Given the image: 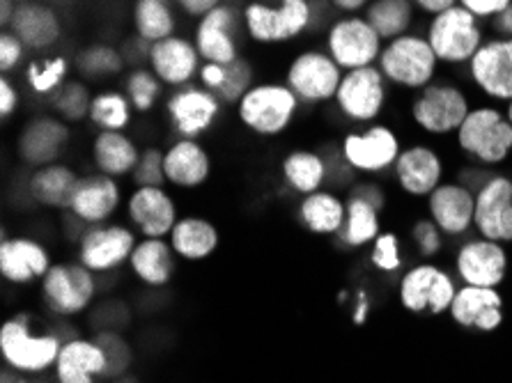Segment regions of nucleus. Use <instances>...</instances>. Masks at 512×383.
Wrapping results in <instances>:
<instances>
[{
    "mask_svg": "<svg viewBox=\"0 0 512 383\" xmlns=\"http://www.w3.org/2000/svg\"><path fill=\"white\" fill-rule=\"evenodd\" d=\"M338 113L354 124H370L386 108V78L379 67H361L345 72L336 92Z\"/></svg>",
    "mask_w": 512,
    "mask_h": 383,
    "instance_id": "obj_18",
    "label": "nucleus"
},
{
    "mask_svg": "<svg viewBox=\"0 0 512 383\" xmlns=\"http://www.w3.org/2000/svg\"><path fill=\"white\" fill-rule=\"evenodd\" d=\"M74 69V62H69L65 56H30V60L23 67V83L33 92L37 99L46 101L53 92H56L62 83L69 78V72Z\"/></svg>",
    "mask_w": 512,
    "mask_h": 383,
    "instance_id": "obj_43",
    "label": "nucleus"
},
{
    "mask_svg": "<svg viewBox=\"0 0 512 383\" xmlns=\"http://www.w3.org/2000/svg\"><path fill=\"white\" fill-rule=\"evenodd\" d=\"M168 241L182 262H207L219 253L221 228L205 214H182Z\"/></svg>",
    "mask_w": 512,
    "mask_h": 383,
    "instance_id": "obj_36",
    "label": "nucleus"
},
{
    "mask_svg": "<svg viewBox=\"0 0 512 383\" xmlns=\"http://www.w3.org/2000/svg\"><path fill=\"white\" fill-rule=\"evenodd\" d=\"M193 44L203 62L212 65H228L244 53V21L242 7L221 3L200 21L193 23Z\"/></svg>",
    "mask_w": 512,
    "mask_h": 383,
    "instance_id": "obj_13",
    "label": "nucleus"
},
{
    "mask_svg": "<svg viewBox=\"0 0 512 383\" xmlns=\"http://www.w3.org/2000/svg\"><path fill=\"white\" fill-rule=\"evenodd\" d=\"M464 10H469L476 19H496L512 5V0H457Z\"/></svg>",
    "mask_w": 512,
    "mask_h": 383,
    "instance_id": "obj_53",
    "label": "nucleus"
},
{
    "mask_svg": "<svg viewBox=\"0 0 512 383\" xmlns=\"http://www.w3.org/2000/svg\"><path fill=\"white\" fill-rule=\"evenodd\" d=\"M363 17L382 39H398L409 33L414 21V0H372Z\"/></svg>",
    "mask_w": 512,
    "mask_h": 383,
    "instance_id": "obj_45",
    "label": "nucleus"
},
{
    "mask_svg": "<svg viewBox=\"0 0 512 383\" xmlns=\"http://www.w3.org/2000/svg\"><path fill=\"white\" fill-rule=\"evenodd\" d=\"M439 58L434 56L428 37L402 35L382 49L377 65L384 78L398 88L423 90L434 81Z\"/></svg>",
    "mask_w": 512,
    "mask_h": 383,
    "instance_id": "obj_10",
    "label": "nucleus"
},
{
    "mask_svg": "<svg viewBox=\"0 0 512 383\" xmlns=\"http://www.w3.org/2000/svg\"><path fill=\"white\" fill-rule=\"evenodd\" d=\"M340 152L356 175H382L393 170L402 152L400 138L386 124H370L363 131H349L340 140Z\"/></svg>",
    "mask_w": 512,
    "mask_h": 383,
    "instance_id": "obj_17",
    "label": "nucleus"
},
{
    "mask_svg": "<svg viewBox=\"0 0 512 383\" xmlns=\"http://www.w3.org/2000/svg\"><path fill=\"white\" fill-rule=\"evenodd\" d=\"M345 202L347 216L343 228L336 234V244L343 246L345 250H356L368 244H375V239L382 234L379 209L354 193H347Z\"/></svg>",
    "mask_w": 512,
    "mask_h": 383,
    "instance_id": "obj_39",
    "label": "nucleus"
},
{
    "mask_svg": "<svg viewBox=\"0 0 512 383\" xmlns=\"http://www.w3.org/2000/svg\"><path fill=\"white\" fill-rule=\"evenodd\" d=\"M368 312H370V296H368V292H359V296H356L354 324H356V326L366 324V319H368Z\"/></svg>",
    "mask_w": 512,
    "mask_h": 383,
    "instance_id": "obj_58",
    "label": "nucleus"
},
{
    "mask_svg": "<svg viewBox=\"0 0 512 383\" xmlns=\"http://www.w3.org/2000/svg\"><path fill=\"white\" fill-rule=\"evenodd\" d=\"M120 51L124 60H127L129 69L136 67H147L150 65V53H152V44L147 39L138 37L136 33H131L127 39H122Z\"/></svg>",
    "mask_w": 512,
    "mask_h": 383,
    "instance_id": "obj_52",
    "label": "nucleus"
},
{
    "mask_svg": "<svg viewBox=\"0 0 512 383\" xmlns=\"http://www.w3.org/2000/svg\"><path fill=\"white\" fill-rule=\"evenodd\" d=\"M455 269L464 285L499 287L508 271V253L499 241L469 239L457 250Z\"/></svg>",
    "mask_w": 512,
    "mask_h": 383,
    "instance_id": "obj_26",
    "label": "nucleus"
},
{
    "mask_svg": "<svg viewBox=\"0 0 512 383\" xmlns=\"http://www.w3.org/2000/svg\"><path fill=\"white\" fill-rule=\"evenodd\" d=\"M120 88L124 90V95L129 97L134 113L141 117L152 115L157 111L161 101H166V90H168L150 67L129 69V72L122 76Z\"/></svg>",
    "mask_w": 512,
    "mask_h": 383,
    "instance_id": "obj_44",
    "label": "nucleus"
},
{
    "mask_svg": "<svg viewBox=\"0 0 512 383\" xmlns=\"http://www.w3.org/2000/svg\"><path fill=\"white\" fill-rule=\"evenodd\" d=\"M324 51L343 72L372 67L382 56V37L359 14H340L324 30Z\"/></svg>",
    "mask_w": 512,
    "mask_h": 383,
    "instance_id": "obj_11",
    "label": "nucleus"
},
{
    "mask_svg": "<svg viewBox=\"0 0 512 383\" xmlns=\"http://www.w3.org/2000/svg\"><path fill=\"white\" fill-rule=\"evenodd\" d=\"M444 237L446 234L434 225L432 218H421L411 225V244L423 257L439 255L444 250Z\"/></svg>",
    "mask_w": 512,
    "mask_h": 383,
    "instance_id": "obj_49",
    "label": "nucleus"
},
{
    "mask_svg": "<svg viewBox=\"0 0 512 383\" xmlns=\"http://www.w3.org/2000/svg\"><path fill=\"white\" fill-rule=\"evenodd\" d=\"M469 74L490 99L512 101V39L499 37L480 46L469 62Z\"/></svg>",
    "mask_w": 512,
    "mask_h": 383,
    "instance_id": "obj_28",
    "label": "nucleus"
},
{
    "mask_svg": "<svg viewBox=\"0 0 512 383\" xmlns=\"http://www.w3.org/2000/svg\"><path fill=\"white\" fill-rule=\"evenodd\" d=\"M28 49L23 46L21 39L10 33V30H3L0 33V76L17 74L21 67H26Z\"/></svg>",
    "mask_w": 512,
    "mask_h": 383,
    "instance_id": "obj_50",
    "label": "nucleus"
},
{
    "mask_svg": "<svg viewBox=\"0 0 512 383\" xmlns=\"http://www.w3.org/2000/svg\"><path fill=\"white\" fill-rule=\"evenodd\" d=\"M168 127L173 138L203 140L221 122L226 108L200 83L170 90L164 101Z\"/></svg>",
    "mask_w": 512,
    "mask_h": 383,
    "instance_id": "obj_9",
    "label": "nucleus"
},
{
    "mask_svg": "<svg viewBox=\"0 0 512 383\" xmlns=\"http://www.w3.org/2000/svg\"><path fill=\"white\" fill-rule=\"evenodd\" d=\"M99 278L76 257H60L37 285L46 312L58 322H72L95 308Z\"/></svg>",
    "mask_w": 512,
    "mask_h": 383,
    "instance_id": "obj_4",
    "label": "nucleus"
},
{
    "mask_svg": "<svg viewBox=\"0 0 512 383\" xmlns=\"http://www.w3.org/2000/svg\"><path fill=\"white\" fill-rule=\"evenodd\" d=\"M7 30L21 39L30 56H46L60 44L65 35V23L56 5L44 3V0H19Z\"/></svg>",
    "mask_w": 512,
    "mask_h": 383,
    "instance_id": "obj_22",
    "label": "nucleus"
},
{
    "mask_svg": "<svg viewBox=\"0 0 512 383\" xmlns=\"http://www.w3.org/2000/svg\"><path fill=\"white\" fill-rule=\"evenodd\" d=\"M372 267L382 273H395L402 267V246L395 232H382L370 250Z\"/></svg>",
    "mask_w": 512,
    "mask_h": 383,
    "instance_id": "obj_48",
    "label": "nucleus"
},
{
    "mask_svg": "<svg viewBox=\"0 0 512 383\" xmlns=\"http://www.w3.org/2000/svg\"><path fill=\"white\" fill-rule=\"evenodd\" d=\"M19 0H0V28L7 30L14 19V12H17Z\"/></svg>",
    "mask_w": 512,
    "mask_h": 383,
    "instance_id": "obj_59",
    "label": "nucleus"
},
{
    "mask_svg": "<svg viewBox=\"0 0 512 383\" xmlns=\"http://www.w3.org/2000/svg\"><path fill=\"white\" fill-rule=\"evenodd\" d=\"M81 175L83 170L69 161H58L51 163V166L26 170L23 193L33 202L35 209L51 211V214H65Z\"/></svg>",
    "mask_w": 512,
    "mask_h": 383,
    "instance_id": "obj_23",
    "label": "nucleus"
},
{
    "mask_svg": "<svg viewBox=\"0 0 512 383\" xmlns=\"http://www.w3.org/2000/svg\"><path fill=\"white\" fill-rule=\"evenodd\" d=\"M242 21L246 42L274 49L313 33V5L310 0H246Z\"/></svg>",
    "mask_w": 512,
    "mask_h": 383,
    "instance_id": "obj_3",
    "label": "nucleus"
},
{
    "mask_svg": "<svg viewBox=\"0 0 512 383\" xmlns=\"http://www.w3.org/2000/svg\"><path fill=\"white\" fill-rule=\"evenodd\" d=\"M258 81V67H255V60L246 56V53H242L237 60L228 62V65L203 62V69L198 74V83L212 92L226 111H235L239 101L244 99L246 92Z\"/></svg>",
    "mask_w": 512,
    "mask_h": 383,
    "instance_id": "obj_33",
    "label": "nucleus"
},
{
    "mask_svg": "<svg viewBox=\"0 0 512 383\" xmlns=\"http://www.w3.org/2000/svg\"><path fill=\"white\" fill-rule=\"evenodd\" d=\"M164 168L170 191L196 193L212 182L214 156L205 140L173 138L164 147Z\"/></svg>",
    "mask_w": 512,
    "mask_h": 383,
    "instance_id": "obj_20",
    "label": "nucleus"
},
{
    "mask_svg": "<svg viewBox=\"0 0 512 383\" xmlns=\"http://www.w3.org/2000/svg\"><path fill=\"white\" fill-rule=\"evenodd\" d=\"M221 3H226V0H173L175 10L180 12L184 19H189L193 23L207 17V14L216 10Z\"/></svg>",
    "mask_w": 512,
    "mask_h": 383,
    "instance_id": "obj_54",
    "label": "nucleus"
},
{
    "mask_svg": "<svg viewBox=\"0 0 512 383\" xmlns=\"http://www.w3.org/2000/svg\"><path fill=\"white\" fill-rule=\"evenodd\" d=\"M74 72L83 81H88L92 88H106L111 81H122V76L129 72L127 60H124L120 46L111 42H92L85 44L74 56Z\"/></svg>",
    "mask_w": 512,
    "mask_h": 383,
    "instance_id": "obj_38",
    "label": "nucleus"
},
{
    "mask_svg": "<svg viewBox=\"0 0 512 383\" xmlns=\"http://www.w3.org/2000/svg\"><path fill=\"white\" fill-rule=\"evenodd\" d=\"M428 214L446 237H464L476 218V193L462 182H444L428 198Z\"/></svg>",
    "mask_w": 512,
    "mask_h": 383,
    "instance_id": "obj_30",
    "label": "nucleus"
},
{
    "mask_svg": "<svg viewBox=\"0 0 512 383\" xmlns=\"http://www.w3.org/2000/svg\"><path fill=\"white\" fill-rule=\"evenodd\" d=\"M74 143V127L51 111L30 115L14 136V156L23 170L67 161Z\"/></svg>",
    "mask_w": 512,
    "mask_h": 383,
    "instance_id": "obj_6",
    "label": "nucleus"
},
{
    "mask_svg": "<svg viewBox=\"0 0 512 383\" xmlns=\"http://www.w3.org/2000/svg\"><path fill=\"white\" fill-rule=\"evenodd\" d=\"M395 184L409 198H428V195L444 184V159L428 145L402 147L393 166Z\"/></svg>",
    "mask_w": 512,
    "mask_h": 383,
    "instance_id": "obj_27",
    "label": "nucleus"
},
{
    "mask_svg": "<svg viewBox=\"0 0 512 383\" xmlns=\"http://www.w3.org/2000/svg\"><path fill=\"white\" fill-rule=\"evenodd\" d=\"M129 186H168L166 168H164V147L161 145L143 147L138 166L129 179Z\"/></svg>",
    "mask_w": 512,
    "mask_h": 383,
    "instance_id": "obj_47",
    "label": "nucleus"
},
{
    "mask_svg": "<svg viewBox=\"0 0 512 383\" xmlns=\"http://www.w3.org/2000/svg\"><path fill=\"white\" fill-rule=\"evenodd\" d=\"M506 115H508V120H510V124H512V101H508V111H506Z\"/></svg>",
    "mask_w": 512,
    "mask_h": 383,
    "instance_id": "obj_62",
    "label": "nucleus"
},
{
    "mask_svg": "<svg viewBox=\"0 0 512 383\" xmlns=\"http://www.w3.org/2000/svg\"><path fill=\"white\" fill-rule=\"evenodd\" d=\"M345 216V198L331 189L304 195L294 205V218H297L301 230L320 239H336V234L345 223Z\"/></svg>",
    "mask_w": 512,
    "mask_h": 383,
    "instance_id": "obj_37",
    "label": "nucleus"
},
{
    "mask_svg": "<svg viewBox=\"0 0 512 383\" xmlns=\"http://www.w3.org/2000/svg\"><path fill=\"white\" fill-rule=\"evenodd\" d=\"M173 0H134L131 5V33L157 44L161 39L177 35L180 17Z\"/></svg>",
    "mask_w": 512,
    "mask_h": 383,
    "instance_id": "obj_40",
    "label": "nucleus"
},
{
    "mask_svg": "<svg viewBox=\"0 0 512 383\" xmlns=\"http://www.w3.org/2000/svg\"><path fill=\"white\" fill-rule=\"evenodd\" d=\"M457 289L451 273L439 269L437 264H418L411 267L400 280L398 296L402 308L409 312H430V315H444L451 310Z\"/></svg>",
    "mask_w": 512,
    "mask_h": 383,
    "instance_id": "obj_21",
    "label": "nucleus"
},
{
    "mask_svg": "<svg viewBox=\"0 0 512 383\" xmlns=\"http://www.w3.org/2000/svg\"><path fill=\"white\" fill-rule=\"evenodd\" d=\"M95 340L102 345L108 361L106 381L129 377L131 365H134V349H131L129 340L124 338L118 328H102V331L95 335Z\"/></svg>",
    "mask_w": 512,
    "mask_h": 383,
    "instance_id": "obj_46",
    "label": "nucleus"
},
{
    "mask_svg": "<svg viewBox=\"0 0 512 383\" xmlns=\"http://www.w3.org/2000/svg\"><path fill=\"white\" fill-rule=\"evenodd\" d=\"M372 0H331L333 10L338 14H359L361 10L366 12Z\"/></svg>",
    "mask_w": 512,
    "mask_h": 383,
    "instance_id": "obj_56",
    "label": "nucleus"
},
{
    "mask_svg": "<svg viewBox=\"0 0 512 383\" xmlns=\"http://www.w3.org/2000/svg\"><path fill=\"white\" fill-rule=\"evenodd\" d=\"M108 361L95 335H76L62 342L60 356L53 367L56 383H99L106 381Z\"/></svg>",
    "mask_w": 512,
    "mask_h": 383,
    "instance_id": "obj_31",
    "label": "nucleus"
},
{
    "mask_svg": "<svg viewBox=\"0 0 512 383\" xmlns=\"http://www.w3.org/2000/svg\"><path fill=\"white\" fill-rule=\"evenodd\" d=\"M58 326L40 328L33 322L30 312H14L0 324V358L7 370L40 377L53 372L62 349Z\"/></svg>",
    "mask_w": 512,
    "mask_h": 383,
    "instance_id": "obj_1",
    "label": "nucleus"
},
{
    "mask_svg": "<svg viewBox=\"0 0 512 383\" xmlns=\"http://www.w3.org/2000/svg\"><path fill=\"white\" fill-rule=\"evenodd\" d=\"M138 239H141L138 232L120 218L102 225H88L76 241L74 257L99 278H106L127 267Z\"/></svg>",
    "mask_w": 512,
    "mask_h": 383,
    "instance_id": "obj_7",
    "label": "nucleus"
},
{
    "mask_svg": "<svg viewBox=\"0 0 512 383\" xmlns=\"http://www.w3.org/2000/svg\"><path fill=\"white\" fill-rule=\"evenodd\" d=\"M416 7H421L423 12L432 14V17H437V14L451 10V7L457 5V0H414Z\"/></svg>",
    "mask_w": 512,
    "mask_h": 383,
    "instance_id": "obj_57",
    "label": "nucleus"
},
{
    "mask_svg": "<svg viewBox=\"0 0 512 383\" xmlns=\"http://www.w3.org/2000/svg\"><path fill=\"white\" fill-rule=\"evenodd\" d=\"M180 257L168 239H138L127 271L138 285L147 289H166L177 276Z\"/></svg>",
    "mask_w": 512,
    "mask_h": 383,
    "instance_id": "obj_34",
    "label": "nucleus"
},
{
    "mask_svg": "<svg viewBox=\"0 0 512 383\" xmlns=\"http://www.w3.org/2000/svg\"><path fill=\"white\" fill-rule=\"evenodd\" d=\"M0 383H33L30 381V377H26V374H19V372H12V370H3V381Z\"/></svg>",
    "mask_w": 512,
    "mask_h": 383,
    "instance_id": "obj_61",
    "label": "nucleus"
},
{
    "mask_svg": "<svg viewBox=\"0 0 512 383\" xmlns=\"http://www.w3.org/2000/svg\"><path fill=\"white\" fill-rule=\"evenodd\" d=\"M301 101L278 78H260L235 108V120L248 136L276 140L290 134L297 124Z\"/></svg>",
    "mask_w": 512,
    "mask_h": 383,
    "instance_id": "obj_2",
    "label": "nucleus"
},
{
    "mask_svg": "<svg viewBox=\"0 0 512 383\" xmlns=\"http://www.w3.org/2000/svg\"><path fill=\"white\" fill-rule=\"evenodd\" d=\"M494 28L499 30V33H501L503 37L512 39V5L506 7V10H503V12L499 14V17L494 19Z\"/></svg>",
    "mask_w": 512,
    "mask_h": 383,
    "instance_id": "obj_60",
    "label": "nucleus"
},
{
    "mask_svg": "<svg viewBox=\"0 0 512 383\" xmlns=\"http://www.w3.org/2000/svg\"><path fill=\"white\" fill-rule=\"evenodd\" d=\"M347 193H354V195H359V198L368 200L370 205H375L379 211H384V207H386V193L382 191V186L375 182H356Z\"/></svg>",
    "mask_w": 512,
    "mask_h": 383,
    "instance_id": "obj_55",
    "label": "nucleus"
},
{
    "mask_svg": "<svg viewBox=\"0 0 512 383\" xmlns=\"http://www.w3.org/2000/svg\"><path fill=\"white\" fill-rule=\"evenodd\" d=\"M147 67L159 76V81L168 90H177L196 83L200 69H203V58H200L191 35L177 33L152 44L150 65Z\"/></svg>",
    "mask_w": 512,
    "mask_h": 383,
    "instance_id": "obj_25",
    "label": "nucleus"
},
{
    "mask_svg": "<svg viewBox=\"0 0 512 383\" xmlns=\"http://www.w3.org/2000/svg\"><path fill=\"white\" fill-rule=\"evenodd\" d=\"M23 95L17 81L10 76H0V120L5 124L21 113Z\"/></svg>",
    "mask_w": 512,
    "mask_h": 383,
    "instance_id": "obj_51",
    "label": "nucleus"
},
{
    "mask_svg": "<svg viewBox=\"0 0 512 383\" xmlns=\"http://www.w3.org/2000/svg\"><path fill=\"white\" fill-rule=\"evenodd\" d=\"M136 113L122 88H97L92 97L88 124L92 131H129L134 127Z\"/></svg>",
    "mask_w": 512,
    "mask_h": 383,
    "instance_id": "obj_41",
    "label": "nucleus"
},
{
    "mask_svg": "<svg viewBox=\"0 0 512 383\" xmlns=\"http://www.w3.org/2000/svg\"><path fill=\"white\" fill-rule=\"evenodd\" d=\"M345 72L324 49H299L287 58L281 81L290 88L304 108L331 104L336 99Z\"/></svg>",
    "mask_w": 512,
    "mask_h": 383,
    "instance_id": "obj_5",
    "label": "nucleus"
},
{
    "mask_svg": "<svg viewBox=\"0 0 512 383\" xmlns=\"http://www.w3.org/2000/svg\"><path fill=\"white\" fill-rule=\"evenodd\" d=\"M469 113L467 95L453 83L425 85L411 104V120L432 136L457 134Z\"/></svg>",
    "mask_w": 512,
    "mask_h": 383,
    "instance_id": "obj_16",
    "label": "nucleus"
},
{
    "mask_svg": "<svg viewBox=\"0 0 512 383\" xmlns=\"http://www.w3.org/2000/svg\"><path fill=\"white\" fill-rule=\"evenodd\" d=\"M92 97H95V88L88 81L79 76H69L44 104L46 111L56 113L72 127H81V124H88Z\"/></svg>",
    "mask_w": 512,
    "mask_h": 383,
    "instance_id": "obj_42",
    "label": "nucleus"
},
{
    "mask_svg": "<svg viewBox=\"0 0 512 383\" xmlns=\"http://www.w3.org/2000/svg\"><path fill=\"white\" fill-rule=\"evenodd\" d=\"M143 147L129 131H95L88 145L90 170L129 182L141 159Z\"/></svg>",
    "mask_w": 512,
    "mask_h": 383,
    "instance_id": "obj_29",
    "label": "nucleus"
},
{
    "mask_svg": "<svg viewBox=\"0 0 512 383\" xmlns=\"http://www.w3.org/2000/svg\"><path fill=\"white\" fill-rule=\"evenodd\" d=\"M428 42L434 56L446 65H464L471 62L483 46V28L480 19L457 3L451 10L432 17L428 28Z\"/></svg>",
    "mask_w": 512,
    "mask_h": 383,
    "instance_id": "obj_14",
    "label": "nucleus"
},
{
    "mask_svg": "<svg viewBox=\"0 0 512 383\" xmlns=\"http://www.w3.org/2000/svg\"><path fill=\"white\" fill-rule=\"evenodd\" d=\"M53 253L46 241L35 234H10L0 237V278L12 287L40 285L53 267Z\"/></svg>",
    "mask_w": 512,
    "mask_h": 383,
    "instance_id": "obj_15",
    "label": "nucleus"
},
{
    "mask_svg": "<svg viewBox=\"0 0 512 383\" xmlns=\"http://www.w3.org/2000/svg\"><path fill=\"white\" fill-rule=\"evenodd\" d=\"M124 200H127V191L120 179L95 173V170H83L67 211L85 225H102L115 221L122 214Z\"/></svg>",
    "mask_w": 512,
    "mask_h": 383,
    "instance_id": "obj_19",
    "label": "nucleus"
},
{
    "mask_svg": "<svg viewBox=\"0 0 512 383\" xmlns=\"http://www.w3.org/2000/svg\"><path fill=\"white\" fill-rule=\"evenodd\" d=\"M455 136L460 150L480 166H499L512 154V124L499 108H473Z\"/></svg>",
    "mask_w": 512,
    "mask_h": 383,
    "instance_id": "obj_8",
    "label": "nucleus"
},
{
    "mask_svg": "<svg viewBox=\"0 0 512 383\" xmlns=\"http://www.w3.org/2000/svg\"><path fill=\"white\" fill-rule=\"evenodd\" d=\"M473 228L478 237L508 244L512 241V177L492 173L476 193Z\"/></svg>",
    "mask_w": 512,
    "mask_h": 383,
    "instance_id": "obj_24",
    "label": "nucleus"
},
{
    "mask_svg": "<svg viewBox=\"0 0 512 383\" xmlns=\"http://www.w3.org/2000/svg\"><path fill=\"white\" fill-rule=\"evenodd\" d=\"M327 177L329 168L320 147H290L278 161V179L283 189L297 200L327 189Z\"/></svg>",
    "mask_w": 512,
    "mask_h": 383,
    "instance_id": "obj_32",
    "label": "nucleus"
},
{
    "mask_svg": "<svg viewBox=\"0 0 512 383\" xmlns=\"http://www.w3.org/2000/svg\"><path fill=\"white\" fill-rule=\"evenodd\" d=\"M451 317L457 326L476 328V331H496L503 322V299L496 287L464 285L457 289Z\"/></svg>",
    "mask_w": 512,
    "mask_h": 383,
    "instance_id": "obj_35",
    "label": "nucleus"
},
{
    "mask_svg": "<svg viewBox=\"0 0 512 383\" xmlns=\"http://www.w3.org/2000/svg\"><path fill=\"white\" fill-rule=\"evenodd\" d=\"M122 214L141 239H168L182 209L168 186H129Z\"/></svg>",
    "mask_w": 512,
    "mask_h": 383,
    "instance_id": "obj_12",
    "label": "nucleus"
}]
</instances>
